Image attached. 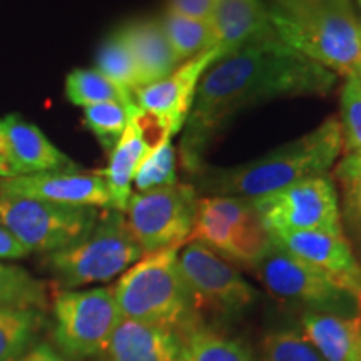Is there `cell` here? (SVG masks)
Listing matches in <instances>:
<instances>
[{
  "label": "cell",
  "mask_w": 361,
  "mask_h": 361,
  "mask_svg": "<svg viewBox=\"0 0 361 361\" xmlns=\"http://www.w3.org/2000/svg\"><path fill=\"white\" fill-rule=\"evenodd\" d=\"M336 74L316 64L278 37L252 40L219 59L197 85L180 161L188 173L202 166L201 156L218 130L239 111L278 97L326 96Z\"/></svg>",
  "instance_id": "6da1fadb"
},
{
  "label": "cell",
  "mask_w": 361,
  "mask_h": 361,
  "mask_svg": "<svg viewBox=\"0 0 361 361\" xmlns=\"http://www.w3.org/2000/svg\"><path fill=\"white\" fill-rule=\"evenodd\" d=\"M341 151V124L336 117H329L303 137L243 166L209 168L202 164L192 173V186L207 196L258 200L303 179L326 174Z\"/></svg>",
  "instance_id": "7a4b0ae2"
},
{
  "label": "cell",
  "mask_w": 361,
  "mask_h": 361,
  "mask_svg": "<svg viewBox=\"0 0 361 361\" xmlns=\"http://www.w3.org/2000/svg\"><path fill=\"white\" fill-rule=\"evenodd\" d=\"M268 13L273 30L283 42L333 74L358 78L360 20L350 0H319L290 11L268 8Z\"/></svg>",
  "instance_id": "3957f363"
},
{
  "label": "cell",
  "mask_w": 361,
  "mask_h": 361,
  "mask_svg": "<svg viewBox=\"0 0 361 361\" xmlns=\"http://www.w3.org/2000/svg\"><path fill=\"white\" fill-rule=\"evenodd\" d=\"M169 247L144 255L112 286L124 318L176 329L191 322V296L180 276L178 252Z\"/></svg>",
  "instance_id": "277c9868"
},
{
  "label": "cell",
  "mask_w": 361,
  "mask_h": 361,
  "mask_svg": "<svg viewBox=\"0 0 361 361\" xmlns=\"http://www.w3.org/2000/svg\"><path fill=\"white\" fill-rule=\"evenodd\" d=\"M142 256L124 213L109 207L80 241L47 255L45 264L64 290H75L121 276Z\"/></svg>",
  "instance_id": "5b68a950"
},
{
  "label": "cell",
  "mask_w": 361,
  "mask_h": 361,
  "mask_svg": "<svg viewBox=\"0 0 361 361\" xmlns=\"http://www.w3.org/2000/svg\"><path fill=\"white\" fill-rule=\"evenodd\" d=\"M97 218L96 207L0 192V224L29 252L51 255L74 245L94 228Z\"/></svg>",
  "instance_id": "8992f818"
},
{
  "label": "cell",
  "mask_w": 361,
  "mask_h": 361,
  "mask_svg": "<svg viewBox=\"0 0 361 361\" xmlns=\"http://www.w3.org/2000/svg\"><path fill=\"white\" fill-rule=\"evenodd\" d=\"M191 241L246 266L261 259L271 246L252 201L234 196H206L197 201L196 224L188 243Z\"/></svg>",
  "instance_id": "52a82bcc"
},
{
  "label": "cell",
  "mask_w": 361,
  "mask_h": 361,
  "mask_svg": "<svg viewBox=\"0 0 361 361\" xmlns=\"http://www.w3.org/2000/svg\"><path fill=\"white\" fill-rule=\"evenodd\" d=\"M112 288L64 290L54 300V340L72 360L99 356L123 322Z\"/></svg>",
  "instance_id": "ba28073f"
},
{
  "label": "cell",
  "mask_w": 361,
  "mask_h": 361,
  "mask_svg": "<svg viewBox=\"0 0 361 361\" xmlns=\"http://www.w3.org/2000/svg\"><path fill=\"white\" fill-rule=\"evenodd\" d=\"M197 191L192 184L135 192L126 207V221L144 255L183 247L197 218Z\"/></svg>",
  "instance_id": "9c48e42d"
},
{
  "label": "cell",
  "mask_w": 361,
  "mask_h": 361,
  "mask_svg": "<svg viewBox=\"0 0 361 361\" xmlns=\"http://www.w3.org/2000/svg\"><path fill=\"white\" fill-rule=\"evenodd\" d=\"M269 236L298 231L343 233L335 183L328 174L251 200Z\"/></svg>",
  "instance_id": "30bf717a"
},
{
  "label": "cell",
  "mask_w": 361,
  "mask_h": 361,
  "mask_svg": "<svg viewBox=\"0 0 361 361\" xmlns=\"http://www.w3.org/2000/svg\"><path fill=\"white\" fill-rule=\"evenodd\" d=\"M178 264L194 311L236 314L255 301L256 290L241 273L201 243H186L178 252Z\"/></svg>",
  "instance_id": "8fae6325"
},
{
  "label": "cell",
  "mask_w": 361,
  "mask_h": 361,
  "mask_svg": "<svg viewBox=\"0 0 361 361\" xmlns=\"http://www.w3.org/2000/svg\"><path fill=\"white\" fill-rule=\"evenodd\" d=\"M251 268H255L256 276L266 290L286 303L308 306L311 311L318 313L335 314L345 310L350 301L358 305L353 296L329 281L323 273L273 241L269 250Z\"/></svg>",
  "instance_id": "7c38bea8"
},
{
  "label": "cell",
  "mask_w": 361,
  "mask_h": 361,
  "mask_svg": "<svg viewBox=\"0 0 361 361\" xmlns=\"http://www.w3.org/2000/svg\"><path fill=\"white\" fill-rule=\"evenodd\" d=\"M221 57V49L213 47L183 62L168 78L135 90V106L162 121L173 137L180 129H184V124L191 114L202 74H206V71Z\"/></svg>",
  "instance_id": "4fadbf2b"
},
{
  "label": "cell",
  "mask_w": 361,
  "mask_h": 361,
  "mask_svg": "<svg viewBox=\"0 0 361 361\" xmlns=\"http://www.w3.org/2000/svg\"><path fill=\"white\" fill-rule=\"evenodd\" d=\"M269 238L276 246L323 273L361 306V266L345 233L298 231Z\"/></svg>",
  "instance_id": "5bb4252c"
},
{
  "label": "cell",
  "mask_w": 361,
  "mask_h": 361,
  "mask_svg": "<svg viewBox=\"0 0 361 361\" xmlns=\"http://www.w3.org/2000/svg\"><path fill=\"white\" fill-rule=\"evenodd\" d=\"M171 139L169 129L156 116L142 109H135L126 128L123 137L111 151V159L102 176L111 194V209L124 213L133 196L130 184L141 162Z\"/></svg>",
  "instance_id": "9a60e30c"
},
{
  "label": "cell",
  "mask_w": 361,
  "mask_h": 361,
  "mask_svg": "<svg viewBox=\"0 0 361 361\" xmlns=\"http://www.w3.org/2000/svg\"><path fill=\"white\" fill-rule=\"evenodd\" d=\"M0 192L67 206L111 207V194L102 173H84L78 169L0 179Z\"/></svg>",
  "instance_id": "2e32d148"
},
{
  "label": "cell",
  "mask_w": 361,
  "mask_h": 361,
  "mask_svg": "<svg viewBox=\"0 0 361 361\" xmlns=\"http://www.w3.org/2000/svg\"><path fill=\"white\" fill-rule=\"evenodd\" d=\"M0 157L6 161L13 178L75 169L74 162L59 151L42 130L17 114H8L2 121Z\"/></svg>",
  "instance_id": "e0dca14e"
},
{
  "label": "cell",
  "mask_w": 361,
  "mask_h": 361,
  "mask_svg": "<svg viewBox=\"0 0 361 361\" xmlns=\"http://www.w3.org/2000/svg\"><path fill=\"white\" fill-rule=\"evenodd\" d=\"M183 340L174 329L123 318L102 353L101 361H179Z\"/></svg>",
  "instance_id": "ac0fdd59"
},
{
  "label": "cell",
  "mask_w": 361,
  "mask_h": 361,
  "mask_svg": "<svg viewBox=\"0 0 361 361\" xmlns=\"http://www.w3.org/2000/svg\"><path fill=\"white\" fill-rule=\"evenodd\" d=\"M211 24L223 57L252 40L274 34L268 8L261 0H214Z\"/></svg>",
  "instance_id": "d6986e66"
},
{
  "label": "cell",
  "mask_w": 361,
  "mask_h": 361,
  "mask_svg": "<svg viewBox=\"0 0 361 361\" xmlns=\"http://www.w3.org/2000/svg\"><path fill=\"white\" fill-rule=\"evenodd\" d=\"M133 54L141 85L157 82L178 69L179 61L166 37L159 19H139L117 30Z\"/></svg>",
  "instance_id": "ffe728a7"
},
{
  "label": "cell",
  "mask_w": 361,
  "mask_h": 361,
  "mask_svg": "<svg viewBox=\"0 0 361 361\" xmlns=\"http://www.w3.org/2000/svg\"><path fill=\"white\" fill-rule=\"evenodd\" d=\"M303 335L324 361H353L361 343V314L343 316L308 311Z\"/></svg>",
  "instance_id": "44dd1931"
},
{
  "label": "cell",
  "mask_w": 361,
  "mask_h": 361,
  "mask_svg": "<svg viewBox=\"0 0 361 361\" xmlns=\"http://www.w3.org/2000/svg\"><path fill=\"white\" fill-rule=\"evenodd\" d=\"M159 20L179 64L218 47V37L211 20L194 19L169 8Z\"/></svg>",
  "instance_id": "7402d4cb"
},
{
  "label": "cell",
  "mask_w": 361,
  "mask_h": 361,
  "mask_svg": "<svg viewBox=\"0 0 361 361\" xmlns=\"http://www.w3.org/2000/svg\"><path fill=\"white\" fill-rule=\"evenodd\" d=\"M44 323V310L0 308V361L20 358L34 345Z\"/></svg>",
  "instance_id": "603a6c76"
},
{
  "label": "cell",
  "mask_w": 361,
  "mask_h": 361,
  "mask_svg": "<svg viewBox=\"0 0 361 361\" xmlns=\"http://www.w3.org/2000/svg\"><path fill=\"white\" fill-rule=\"evenodd\" d=\"M67 99L74 106L89 107L102 102H119L134 107V96L126 92L97 69H75L66 80Z\"/></svg>",
  "instance_id": "cb8c5ba5"
},
{
  "label": "cell",
  "mask_w": 361,
  "mask_h": 361,
  "mask_svg": "<svg viewBox=\"0 0 361 361\" xmlns=\"http://www.w3.org/2000/svg\"><path fill=\"white\" fill-rule=\"evenodd\" d=\"M47 306V290L40 279L16 264L0 263V308H37Z\"/></svg>",
  "instance_id": "d4e9b609"
},
{
  "label": "cell",
  "mask_w": 361,
  "mask_h": 361,
  "mask_svg": "<svg viewBox=\"0 0 361 361\" xmlns=\"http://www.w3.org/2000/svg\"><path fill=\"white\" fill-rule=\"evenodd\" d=\"M179 361H255L250 350L206 328H192L183 341Z\"/></svg>",
  "instance_id": "484cf974"
},
{
  "label": "cell",
  "mask_w": 361,
  "mask_h": 361,
  "mask_svg": "<svg viewBox=\"0 0 361 361\" xmlns=\"http://www.w3.org/2000/svg\"><path fill=\"white\" fill-rule=\"evenodd\" d=\"M96 69L130 96L142 87L133 54L117 32L112 34L99 49Z\"/></svg>",
  "instance_id": "4316f807"
},
{
  "label": "cell",
  "mask_w": 361,
  "mask_h": 361,
  "mask_svg": "<svg viewBox=\"0 0 361 361\" xmlns=\"http://www.w3.org/2000/svg\"><path fill=\"white\" fill-rule=\"evenodd\" d=\"M137 106L128 107L119 102H102L84 107V124L99 139L106 151H112L128 128Z\"/></svg>",
  "instance_id": "83f0119b"
},
{
  "label": "cell",
  "mask_w": 361,
  "mask_h": 361,
  "mask_svg": "<svg viewBox=\"0 0 361 361\" xmlns=\"http://www.w3.org/2000/svg\"><path fill=\"white\" fill-rule=\"evenodd\" d=\"M176 183H178L176 151L171 139H168L141 162L134 174V184L137 192H146L152 189L173 186Z\"/></svg>",
  "instance_id": "f1b7e54d"
},
{
  "label": "cell",
  "mask_w": 361,
  "mask_h": 361,
  "mask_svg": "<svg viewBox=\"0 0 361 361\" xmlns=\"http://www.w3.org/2000/svg\"><path fill=\"white\" fill-rule=\"evenodd\" d=\"M341 134L345 154H361V82L348 78L341 89Z\"/></svg>",
  "instance_id": "f546056e"
},
{
  "label": "cell",
  "mask_w": 361,
  "mask_h": 361,
  "mask_svg": "<svg viewBox=\"0 0 361 361\" xmlns=\"http://www.w3.org/2000/svg\"><path fill=\"white\" fill-rule=\"evenodd\" d=\"M264 361H324L303 335L296 331H274L263 341Z\"/></svg>",
  "instance_id": "4dcf8cb0"
},
{
  "label": "cell",
  "mask_w": 361,
  "mask_h": 361,
  "mask_svg": "<svg viewBox=\"0 0 361 361\" xmlns=\"http://www.w3.org/2000/svg\"><path fill=\"white\" fill-rule=\"evenodd\" d=\"M345 188V218L361 239V179L343 183Z\"/></svg>",
  "instance_id": "1f68e13d"
},
{
  "label": "cell",
  "mask_w": 361,
  "mask_h": 361,
  "mask_svg": "<svg viewBox=\"0 0 361 361\" xmlns=\"http://www.w3.org/2000/svg\"><path fill=\"white\" fill-rule=\"evenodd\" d=\"M169 11L194 17V19L211 20L214 0H169Z\"/></svg>",
  "instance_id": "d6a6232c"
},
{
  "label": "cell",
  "mask_w": 361,
  "mask_h": 361,
  "mask_svg": "<svg viewBox=\"0 0 361 361\" xmlns=\"http://www.w3.org/2000/svg\"><path fill=\"white\" fill-rule=\"evenodd\" d=\"M16 361H79V360L69 358V356L61 353L57 348L47 345V343H37V345L30 346V348Z\"/></svg>",
  "instance_id": "836d02e7"
},
{
  "label": "cell",
  "mask_w": 361,
  "mask_h": 361,
  "mask_svg": "<svg viewBox=\"0 0 361 361\" xmlns=\"http://www.w3.org/2000/svg\"><path fill=\"white\" fill-rule=\"evenodd\" d=\"M29 251L0 224V259H22Z\"/></svg>",
  "instance_id": "e575fe53"
},
{
  "label": "cell",
  "mask_w": 361,
  "mask_h": 361,
  "mask_svg": "<svg viewBox=\"0 0 361 361\" xmlns=\"http://www.w3.org/2000/svg\"><path fill=\"white\" fill-rule=\"evenodd\" d=\"M335 176L341 183L361 179V154H346L336 164Z\"/></svg>",
  "instance_id": "d590c367"
},
{
  "label": "cell",
  "mask_w": 361,
  "mask_h": 361,
  "mask_svg": "<svg viewBox=\"0 0 361 361\" xmlns=\"http://www.w3.org/2000/svg\"><path fill=\"white\" fill-rule=\"evenodd\" d=\"M319 2V0H269L268 8H279V11H290V8H298L311 6V4Z\"/></svg>",
  "instance_id": "8d00e7d4"
},
{
  "label": "cell",
  "mask_w": 361,
  "mask_h": 361,
  "mask_svg": "<svg viewBox=\"0 0 361 361\" xmlns=\"http://www.w3.org/2000/svg\"><path fill=\"white\" fill-rule=\"evenodd\" d=\"M6 178H13V174H12V171L8 169L6 161L0 157V179H6Z\"/></svg>",
  "instance_id": "74e56055"
},
{
  "label": "cell",
  "mask_w": 361,
  "mask_h": 361,
  "mask_svg": "<svg viewBox=\"0 0 361 361\" xmlns=\"http://www.w3.org/2000/svg\"><path fill=\"white\" fill-rule=\"evenodd\" d=\"M353 361H361V343H360V348H358V353H356L355 360Z\"/></svg>",
  "instance_id": "f35d334b"
},
{
  "label": "cell",
  "mask_w": 361,
  "mask_h": 361,
  "mask_svg": "<svg viewBox=\"0 0 361 361\" xmlns=\"http://www.w3.org/2000/svg\"><path fill=\"white\" fill-rule=\"evenodd\" d=\"M0 151H2V121H0Z\"/></svg>",
  "instance_id": "ab89813d"
},
{
  "label": "cell",
  "mask_w": 361,
  "mask_h": 361,
  "mask_svg": "<svg viewBox=\"0 0 361 361\" xmlns=\"http://www.w3.org/2000/svg\"><path fill=\"white\" fill-rule=\"evenodd\" d=\"M358 79H360V82H361V69H360V72H358Z\"/></svg>",
  "instance_id": "60d3db41"
},
{
  "label": "cell",
  "mask_w": 361,
  "mask_h": 361,
  "mask_svg": "<svg viewBox=\"0 0 361 361\" xmlns=\"http://www.w3.org/2000/svg\"><path fill=\"white\" fill-rule=\"evenodd\" d=\"M360 35H361V20H360Z\"/></svg>",
  "instance_id": "b9f144b4"
},
{
  "label": "cell",
  "mask_w": 361,
  "mask_h": 361,
  "mask_svg": "<svg viewBox=\"0 0 361 361\" xmlns=\"http://www.w3.org/2000/svg\"><path fill=\"white\" fill-rule=\"evenodd\" d=\"M358 4H360V6H361V0H358Z\"/></svg>",
  "instance_id": "7bdbcfd3"
}]
</instances>
